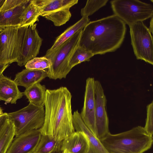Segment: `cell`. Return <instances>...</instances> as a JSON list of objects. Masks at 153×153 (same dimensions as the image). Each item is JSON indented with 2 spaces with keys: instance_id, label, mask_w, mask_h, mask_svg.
I'll list each match as a JSON object with an SVG mask.
<instances>
[{
  "instance_id": "obj_1",
  "label": "cell",
  "mask_w": 153,
  "mask_h": 153,
  "mask_svg": "<svg viewBox=\"0 0 153 153\" xmlns=\"http://www.w3.org/2000/svg\"><path fill=\"white\" fill-rule=\"evenodd\" d=\"M72 97L66 87L46 89L44 122L38 129L42 135L62 141L75 131L73 122Z\"/></svg>"
},
{
  "instance_id": "obj_2",
  "label": "cell",
  "mask_w": 153,
  "mask_h": 153,
  "mask_svg": "<svg viewBox=\"0 0 153 153\" xmlns=\"http://www.w3.org/2000/svg\"><path fill=\"white\" fill-rule=\"evenodd\" d=\"M126 24L114 14L90 22L83 29L79 46L94 55L113 52L124 39Z\"/></svg>"
},
{
  "instance_id": "obj_3",
  "label": "cell",
  "mask_w": 153,
  "mask_h": 153,
  "mask_svg": "<svg viewBox=\"0 0 153 153\" xmlns=\"http://www.w3.org/2000/svg\"><path fill=\"white\" fill-rule=\"evenodd\" d=\"M100 140L108 153H143L153 142L152 136L140 126L116 134L109 132Z\"/></svg>"
},
{
  "instance_id": "obj_4",
  "label": "cell",
  "mask_w": 153,
  "mask_h": 153,
  "mask_svg": "<svg viewBox=\"0 0 153 153\" xmlns=\"http://www.w3.org/2000/svg\"><path fill=\"white\" fill-rule=\"evenodd\" d=\"M82 29L76 32L54 50L46 53L44 56L50 62V65L47 71V77L49 79L56 80L65 78L71 71L69 62L79 46Z\"/></svg>"
},
{
  "instance_id": "obj_5",
  "label": "cell",
  "mask_w": 153,
  "mask_h": 153,
  "mask_svg": "<svg viewBox=\"0 0 153 153\" xmlns=\"http://www.w3.org/2000/svg\"><path fill=\"white\" fill-rule=\"evenodd\" d=\"M114 14L130 26L153 16L152 4L138 0H113L110 1Z\"/></svg>"
},
{
  "instance_id": "obj_6",
  "label": "cell",
  "mask_w": 153,
  "mask_h": 153,
  "mask_svg": "<svg viewBox=\"0 0 153 153\" xmlns=\"http://www.w3.org/2000/svg\"><path fill=\"white\" fill-rule=\"evenodd\" d=\"M8 27L0 32L1 45L0 64L17 62L21 52L27 27Z\"/></svg>"
},
{
  "instance_id": "obj_7",
  "label": "cell",
  "mask_w": 153,
  "mask_h": 153,
  "mask_svg": "<svg viewBox=\"0 0 153 153\" xmlns=\"http://www.w3.org/2000/svg\"><path fill=\"white\" fill-rule=\"evenodd\" d=\"M8 115L9 120L13 124L15 136H16L32 130L40 128L44 122L45 108L29 103L24 108L8 113Z\"/></svg>"
},
{
  "instance_id": "obj_8",
  "label": "cell",
  "mask_w": 153,
  "mask_h": 153,
  "mask_svg": "<svg viewBox=\"0 0 153 153\" xmlns=\"http://www.w3.org/2000/svg\"><path fill=\"white\" fill-rule=\"evenodd\" d=\"M131 43L137 59L153 65V37L143 22L129 26Z\"/></svg>"
},
{
  "instance_id": "obj_9",
  "label": "cell",
  "mask_w": 153,
  "mask_h": 153,
  "mask_svg": "<svg viewBox=\"0 0 153 153\" xmlns=\"http://www.w3.org/2000/svg\"><path fill=\"white\" fill-rule=\"evenodd\" d=\"M78 0H36L40 11V16L60 26L68 22L71 16L70 8L77 4Z\"/></svg>"
},
{
  "instance_id": "obj_10",
  "label": "cell",
  "mask_w": 153,
  "mask_h": 153,
  "mask_svg": "<svg viewBox=\"0 0 153 153\" xmlns=\"http://www.w3.org/2000/svg\"><path fill=\"white\" fill-rule=\"evenodd\" d=\"M95 81L94 78L91 77L86 80L83 105L80 114L84 123L97 137Z\"/></svg>"
},
{
  "instance_id": "obj_11",
  "label": "cell",
  "mask_w": 153,
  "mask_h": 153,
  "mask_svg": "<svg viewBox=\"0 0 153 153\" xmlns=\"http://www.w3.org/2000/svg\"><path fill=\"white\" fill-rule=\"evenodd\" d=\"M95 97L97 137L100 140L109 132V119L106 111L107 100L100 82L95 80Z\"/></svg>"
},
{
  "instance_id": "obj_12",
  "label": "cell",
  "mask_w": 153,
  "mask_h": 153,
  "mask_svg": "<svg viewBox=\"0 0 153 153\" xmlns=\"http://www.w3.org/2000/svg\"><path fill=\"white\" fill-rule=\"evenodd\" d=\"M36 26L34 24L27 27L21 54L17 62L20 66L25 65L39 53L42 39L39 35Z\"/></svg>"
},
{
  "instance_id": "obj_13",
  "label": "cell",
  "mask_w": 153,
  "mask_h": 153,
  "mask_svg": "<svg viewBox=\"0 0 153 153\" xmlns=\"http://www.w3.org/2000/svg\"><path fill=\"white\" fill-rule=\"evenodd\" d=\"M41 136L38 129H33L15 136L6 153H33Z\"/></svg>"
},
{
  "instance_id": "obj_14",
  "label": "cell",
  "mask_w": 153,
  "mask_h": 153,
  "mask_svg": "<svg viewBox=\"0 0 153 153\" xmlns=\"http://www.w3.org/2000/svg\"><path fill=\"white\" fill-rule=\"evenodd\" d=\"M89 142L83 132L75 131L62 142L60 151L69 153H88Z\"/></svg>"
},
{
  "instance_id": "obj_15",
  "label": "cell",
  "mask_w": 153,
  "mask_h": 153,
  "mask_svg": "<svg viewBox=\"0 0 153 153\" xmlns=\"http://www.w3.org/2000/svg\"><path fill=\"white\" fill-rule=\"evenodd\" d=\"M73 122L75 131L82 132L87 137L89 145L88 153H108L100 140L94 135L84 123L77 110L73 114Z\"/></svg>"
},
{
  "instance_id": "obj_16",
  "label": "cell",
  "mask_w": 153,
  "mask_h": 153,
  "mask_svg": "<svg viewBox=\"0 0 153 153\" xmlns=\"http://www.w3.org/2000/svg\"><path fill=\"white\" fill-rule=\"evenodd\" d=\"M15 82L0 73V100L7 103L15 104L23 94L19 90Z\"/></svg>"
},
{
  "instance_id": "obj_17",
  "label": "cell",
  "mask_w": 153,
  "mask_h": 153,
  "mask_svg": "<svg viewBox=\"0 0 153 153\" xmlns=\"http://www.w3.org/2000/svg\"><path fill=\"white\" fill-rule=\"evenodd\" d=\"M31 0L14 8L0 11V28L21 26L22 16Z\"/></svg>"
},
{
  "instance_id": "obj_18",
  "label": "cell",
  "mask_w": 153,
  "mask_h": 153,
  "mask_svg": "<svg viewBox=\"0 0 153 153\" xmlns=\"http://www.w3.org/2000/svg\"><path fill=\"white\" fill-rule=\"evenodd\" d=\"M47 77L46 70L25 69L16 75L14 81L18 85L26 88L40 83Z\"/></svg>"
},
{
  "instance_id": "obj_19",
  "label": "cell",
  "mask_w": 153,
  "mask_h": 153,
  "mask_svg": "<svg viewBox=\"0 0 153 153\" xmlns=\"http://www.w3.org/2000/svg\"><path fill=\"white\" fill-rule=\"evenodd\" d=\"M88 17H83L73 25L65 30L56 39L52 47L46 53H48L69 39L79 31L82 29L90 22Z\"/></svg>"
},
{
  "instance_id": "obj_20",
  "label": "cell",
  "mask_w": 153,
  "mask_h": 153,
  "mask_svg": "<svg viewBox=\"0 0 153 153\" xmlns=\"http://www.w3.org/2000/svg\"><path fill=\"white\" fill-rule=\"evenodd\" d=\"M46 90L45 85L39 83L26 88L23 94L30 103L36 106L41 107L44 106Z\"/></svg>"
},
{
  "instance_id": "obj_21",
  "label": "cell",
  "mask_w": 153,
  "mask_h": 153,
  "mask_svg": "<svg viewBox=\"0 0 153 153\" xmlns=\"http://www.w3.org/2000/svg\"><path fill=\"white\" fill-rule=\"evenodd\" d=\"M62 142L53 137L42 135L33 153H58L60 151Z\"/></svg>"
},
{
  "instance_id": "obj_22",
  "label": "cell",
  "mask_w": 153,
  "mask_h": 153,
  "mask_svg": "<svg viewBox=\"0 0 153 153\" xmlns=\"http://www.w3.org/2000/svg\"><path fill=\"white\" fill-rule=\"evenodd\" d=\"M40 16V11L36 0H31L22 15L20 27L34 24Z\"/></svg>"
},
{
  "instance_id": "obj_23",
  "label": "cell",
  "mask_w": 153,
  "mask_h": 153,
  "mask_svg": "<svg viewBox=\"0 0 153 153\" xmlns=\"http://www.w3.org/2000/svg\"><path fill=\"white\" fill-rule=\"evenodd\" d=\"M14 136L13 124L9 119L0 134V153H6Z\"/></svg>"
},
{
  "instance_id": "obj_24",
  "label": "cell",
  "mask_w": 153,
  "mask_h": 153,
  "mask_svg": "<svg viewBox=\"0 0 153 153\" xmlns=\"http://www.w3.org/2000/svg\"><path fill=\"white\" fill-rule=\"evenodd\" d=\"M94 55L91 52L79 46L76 49L70 60L69 66L72 68L75 66L85 61H89Z\"/></svg>"
},
{
  "instance_id": "obj_25",
  "label": "cell",
  "mask_w": 153,
  "mask_h": 153,
  "mask_svg": "<svg viewBox=\"0 0 153 153\" xmlns=\"http://www.w3.org/2000/svg\"><path fill=\"white\" fill-rule=\"evenodd\" d=\"M108 0H88L85 7L81 9L82 17H88L105 6Z\"/></svg>"
},
{
  "instance_id": "obj_26",
  "label": "cell",
  "mask_w": 153,
  "mask_h": 153,
  "mask_svg": "<svg viewBox=\"0 0 153 153\" xmlns=\"http://www.w3.org/2000/svg\"><path fill=\"white\" fill-rule=\"evenodd\" d=\"M50 65L49 60L43 56L36 57L28 61L25 65L26 69L40 70H46Z\"/></svg>"
},
{
  "instance_id": "obj_27",
  "label": "cell",
  "mask_w": 153,
  "mask_h": 153,
  "mask_svg": "<svg viewBox=\"0 0 153 153\" xmlns=\"http://www.w3.org/2000/svg\"><path fill=\"white\" fill-rule=\"evenodd\" d=\"M146 118L144 128L149 134H153V102L152 101L146 107Z\"/></svg>"
},
{
  "instance_id": "obj_28",
  "label": "cell",
  "mask_w": 153,
  "mask_h": 153,
  "mask_svg": "<svg viewBox=\"0 0 153 153\" xmlns=\"http://www.w3.org/2000/svg\"><path fill=\"white\" fill-rule=\"evenodd\" d=\"M27 0H5L0 9V11H4L14 8L22 4Z\"/></svg>"
},
{
  "instance_id": "obj_29",
  "label": "cell",
  "mask_w": 153,
  "mask_h": 153,
  "mask_svg": "<svg viewBox=\"0 0 153 153\" xmlns=\"http://www.w3.org/2000/svg\"><path fill=\"white\" fill-rule=\"evenodd\" d=\"M8 120V113H3L0 115V134Z\"/></svg>"
},
{
  "instance_id": "obj_30",
  "label": "cell",
  "mask_w": 153,
  "mask_h": 153,
  "mask_svg": "<svg viewBox=\"0 0 153 153\" xmlns=\"http://www.w3.org/2000/svg\"><path fill=\"white\" fill-rule=\"evenodd\" d=\"M9 64H0V73H3L5 69L9 66Z\"/></svg>"
},
{
  "instance_id": "obj_31",
  "label": "cell",
  "mask_w": 153,
  "mask_h": 153,
  "mask_svg": "<svg viewBox=\"0 0 153 153\" xmlns=\"http://www.w3.org/2000/svg\"><path fill=\"white\" fill-rule=\"evenodd\" d=\"M153 16L151 17L150 23L149 28H148L151 33H153Z\"/></svg>"
},
{
  "instance_id": "obj_32",
  "label": "cell",
  "mask_w": 153,
  "mask_h": 153,
  "mask_svg": "<svg viewBox=\"0 0 153 153\" xmlns=\"http://www.w3.org/2000/svg\"><path fill=\"white\" fill-rule=\"evenodd\" d=\"M5 0H0V9L2 6Z\"/></svg>"
},
{
  "instance_id": "obj_33",
  "label": "cell",
  "mask_w": 153,
  "mask_h": 153,
  "mask_svg": "<svg viewBox=\"0 0 153 153\" xmlns=\"http://www.w3.org/2000/svg\"><path fill=\"white\" fill-rule=\"evenodd\" d=\"M3 113L2 108L0 107V115Z\"/></svg>"
},
{
  "instance_id": "obj_34",
  "label": "cell",
  "mask_w": 153,
  "mask_h": 153,
  "mask_svg": "<svg viewBox=\"0 0 153 153\" xmlns=\"http://www.w3.org/2000/svg\"><path fill=\"white\" fill-rule=\"evenodd\" d=\"M1 43L0 39V55L1 54Z\"/></svg>"
},
{
  "instance_id": "obj_35",
  "label": "cell",
  "mask_w": 153,
  "mask_h": 153,
  "mask_svg": "<svg viewBox=\"0 0 153 153\" xmlns=\"http://www.w3.org/2000/svg\"><path fill=\"white\" fill-rule=\"evenodd\" d=\"M2 29H1V28H0V32H1V30Z\"/></svg>"
}]
</instances>
